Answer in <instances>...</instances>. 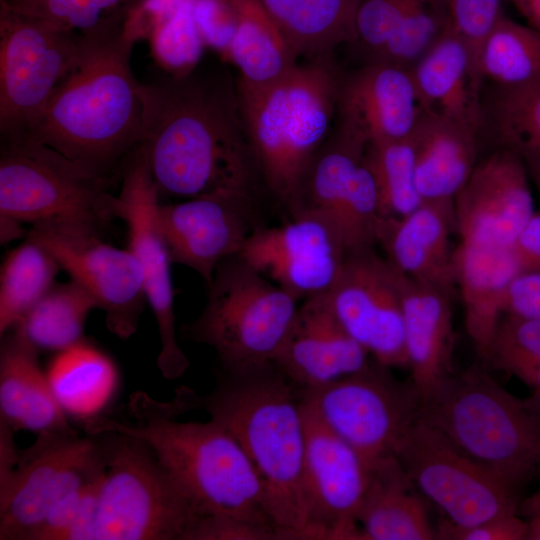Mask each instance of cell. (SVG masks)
<instances>
[{"instance_id":"1","label":"cell","mask_w":540,"mask_h":540,"mask_svg":"<svg viewBox=\"0 0 540 540\" xmlns=\"http://www.w3.org/2000/svg\"><path fill=\"white\" fill-rule=\"evenodd\" d=\"M143 141L159 195L228 196L259 205L263 189L237 86L222 72L169 73L141 83Z\"/></svg>"},{"instance_id":"2","label":"cell","mask_w":540,"mask_h":540,"mask_svg":"<svg viewBox=\"0 0 540 540\" xmlns=\"http://www.w3.org/2000/svg\"><path fill=\"white\" fill-rule=\"evenodd\" d=\"M126 18L80 34L77 62L23 133L116 179L143 141L141 82L131 67L140 38Z\"/></svg>"},{"instance_id":"3","label":"cell","mask_w":540,"mask_h":540,"mask_svg":"<svg viewBox=\"0 0 540 540\" xmlns=\"http://www.w3.org/2000/svg\"><path fill=\"white\" fill-rule=\"evenodd\" d=\"M214 390L181 386L172 399L182 415L203 410L239 442L264 487L281 539H307L303 487L305 424L299 390L273 362L220 367Z\"/></svg>"},{"instance_id":"4","label":"cell","mask_w":540,"mask_h":540,"mask_svg":"<svg viewBox=\"0 0 540 540\" xmlns=\"http://www.w3.org/2000/svg\"><path fill=\"white\" fill-rule=\"evenodd\" d=\"M129 409L133 423L99 415L86 421L85 429L94 435L117 432L144 441L199 517L232 516L274 527L262 481L224 426L211 418L206 422L178 421L169 402L144 392L131 396Z\"/></svg>"},{"instance_id":"5","label":"cell","mask_w":540,"mask_h":540,"mask_svg":"<svg viewBox=\"0 0 540 540\" xmlns=\"http://www.w3.org/2000/svg\"><path fill=\"white\" fill-rule=\"evenodd\" d=\"M418 417L518 494L540 481V391L515 396L471 367L422 397Z\"/></svg>"},{"instance_id":"6","label":"cell","mask_w":540,"mask_h":540,"mask_svg":"<svg viewBox=\"0 0 540 540\" xmlns=\"http://www.w3.org/2000/svg\"><path fill=\"white\" fill-rule=\"evenodd\" d=\"M341 79L330 57L298 64L265 88L237 89L263 189L287 216L298 209L306 171L330 135Z\"/></svg>"},{"instance_id":"7","label":"cell","mask_w":540,"mask_h":540,"mask_svg":"<svg viewBox=\"0 0 540 540\" xmlns=\"http://www.w3.org/2000/svg\"><path fill=\"white\" fill-rule=\"evenodd\" d=\"M118 180L95 174L23 133L1 137L0 219L100 232L117 219L118 198L111 188Z\"/></svg>"},{"instance_id":"8","label":"cell","mask_w":540,"mask_h":540,"mask_svg":"<svg viewBox=\"0 0 540 540\" xmlns=\"http://www.w3.org/2000/svg\"><path fill=\"white\" fill-rule=\"evenodd\" d=\"M206 288V304L184 327L185 335L210 346L223 368L273 362L292 327L299 300L239 255L222 261Z\"/></svg>"},{"instance_id":"9","label":"cell","mask_w":540,"mask_h":540,"mask_svg":"<svg viewBox=\"0 0 540 540\" xmlns=\"http://www.w3.org/2000/svg\"><path fill=\"white\" fill-rule=\"evenodd\" d=\"M105 433L94 540H184L199 517L188 497L144 441Z\"/></svg>"},{"instance_id":"10","label":"cell","mask_w":540,"mask_h":540,"mask_svg":"<svg viewBox=\"0 0 540 540\" xmlns=\"http://www.w3.org/2000/svg\"><path fill=\"white\" fill-rule=\"evenodd\" d=\"M376 360L326 385L299 390L303 403L371 466L395 456L418 417L421 396Z\"/></svg>"},{"instance_id":"11","label":"cell","mask_w":540,"mask_h":540,"mask_svg":"<svg viewBox=\"0 0 540 540\" xmlns=\"http://www.w3.org/2000/svg\"><path fill=\"white\" fill-rule=\"evenodd\" d=\"M99 440L75 431L39 435L13 468L0 472V540H31L63 497L102 472Z\"/></svg>"},{"instance_id":"12","label":"cell","mask_w":540,"mask_h":540,"mask_svg":"<svg viewBox=\"0 0 540 540\" xmlns=\"http://www.w3.org/2000/svg\"><path fill=\"white\" fill-rule=\"evenodd\" d=\"M80 34L0 0V135L24 133L78 60Z\"/></svg>"},{"instance_id":"13","label":"cell","mask_w":540,"mask_h":540,"mask_svg":"<svg viewBox=\"0 0 540 540\" xmlns=\"http://www.w3.org/2000/svg\"><path fill=\"white\" fill-rule=\"evenodd\" d=\"M395 457L419 493L457 526L517 514L520 494L464 456L419 417L403 436Z\"/></svg>"},{"instance_id":"14","label":"cell","mask_w":540,"mask_h":540,"mask_svg":"<svg viewBox=\"0 0 540 540\" xmlns=\"http://www.w3.org/2000/svg\"><path fill=\"white\" fill-rule=\"evenodd\" d=\"M159 196L141 144L122 165L116 215L127 225V248L141 266L146 300L157 324L161 341L157 368L165 379L175 380L190 362L176 338L172 261L158 223Z\"/></svg>"},{"instance_id":"15","label":"cell","mask_w":540,"mask_h":540,"mask_svg":"<svg viewBox=\"0 0 540 540\" xmlns=\"http://www.w3.org/2000/svg\"><path fill=\"white\" fill-rule=\"evenodd\" d=\"M100 232L72 224L36 223L27 233L46 248L95 300L107 329L121 339L133 336L147 303L143 273L135 255L104 242Z\"/></svg>"},{"instance_id":"16","label":"cell","mask_w":540,"mask_h":540,"mask_svg":"<svg viewBox=\"0 0 540 540\" xmlns=\"http://www.w3.org/2000/svg\"><path fill=\"white\" fill-rule=\"evenodd\" d=\"M346 332L377 362L408 367L401 301V272L374 248L347 253L325 293Z\"/></svg>"},{"instance_id":"17","label":"cell","mask_w":540,"mask_h":540,"mask_svg":"<svg viewBox=\"0 0 540 540\" xmlns=\"http://www.w3.org/2000/svg\"><path fill=\"white\" fill-rule=\"evenodd\" d=\"M347 250L338 229L320 213L300 208L276 226H259L239 256L297 300L327 293Z\"/></svg>"},{"instance_id":"18","label":"cell","mask_w":540,"mask_h":540,"mask_svg":"<svg viewBox=\"0 0 540 540\" xmlns=\"http://www.w3.org/2000/svg\"><path fill=\"white\" fill-rule=\"evenodd\" d=\"M366 145L337 126L310 163L300 190L298 209L326 217L338 229L347 253L377 244L378 198L365 161Z\"/></svg>"},{"instance_id":"19","label":"cell","mask_w":540,"mask_h":540,"mask_svg":"<svg viewBox=\"0 0 540 540\" xmlns=\"http://www.w3.org/2000/svg\"><path fill=\"white\" fill-rule=\"evenodd\" d=\"M302 407L307 539H363L357 515L371 466L303 401Z\"/></svg>"},{"instance_id":"20","label":"cell","mask_w":540,"mask_h":540,"mask_svg":"<svg viewBox=\"0 0 540 540\" xmlns=\"http://www.w3.org/2000/svg\"><path fill=\"white\" fill-rule=\"evenodd\" d=\"M528 176L523 159L503 147L479 161L454 197L460 243L510 249L535 213Z\"/></svg>"},{"instance_id":"21","label":"cell","mask_w":540,"mask_h":540,"mask_svg":"<svg viewBox=\"0 0 540 540\" xmlns=\"http://www.w3.org/2000/svg\"><path fill=\"white\" fill-rule=\"evenodd\" d=\"M258 206L228 196L160 203L158 223L172 263L198 273L207 287L219 264L239 255L249 236L263 225Z\"/></svg>"},{"instance_id":"22","label":"cell","mask_w":540,"mask_h":540,"mask_svg":"<svg viewBox=\"0 0 540 540\" xmlns=\"http://www.w3.org/2000/svg\"><path fill=\"white\" fill-rule=\"evenodd\" d=\"M338 127L368 144L413 134L425 109L411 70L385 61H367L342 76Z\"/></svg>"},{"instance_id":"23","label":"cell","mask_w":540,"mask_h":540,"mask_svg":"<svg viewBox=\"0 0 540 540\" xmlns=\"http://www.w3.org/2000/svg\"><path fill=\"white\" fill-rule=\"evenodd\" d=\"M454 230V198L429 199L406 216L379 218L376 242L399 272L453 299L457 287L451 247Z\"/></svg>"},{"instance_id":"24","label":"cell","mask_w":540,"mask_h":540,"mask_svg":"<svg viewBox=\"0 0 540 540\" xmlns=\"http://www.w3.org/2000/svg\"><path fill=\"white\" fill-rule=\"evenodd\" d=\"M369 356L338 322L324 293L299 305L273 363L298 390H306L362 369Z\"/></svg>"},{"instance_id":"25","label":"cell","mask_w":540,"mask_h":540,"mask_svg":"<svg viewBox=\"0 0 540 540\" xmlns=\"http://www.w3.org/2000/svg\"><path fill=\"white\" fill-rule=\"evenodd\" d=\"M452 300L443 292L401 273L408 368L411 382L421 398L455 373Z\"/></svg>"},{"instance_id":"26","label":"cell","mask_w":540,"mask_h":540,"mask_svg":"<svg viewBox=\"0 0 540 540\" xmlns=\"http://www.w3.org/2000/svg\"><path fill=\"white\" fill-rule=\"evenodd\" d=\"M1 337L0 423L13 432H73L39 366L37 350L14 331Z\"/></svg>"},{"instance_id":"27","label":"cell","mask_w":540,"mask_h":540,"mask_svg":"<svg viewBox=\"0 0 540 540\" xmlns=\"http://www.w3.org/2000/svg\"><path fill=\"white\" fill-rule=\"evenodd\" d=\"M425 112L480 133L485 123L482 81L470 55L450 27L410 69Z\"/></svg>"},{"instance_id":"28","label":"cell","mask_w":540,"mask_h":540,"mask_svg":"<svg viewBox=\"0 0 540 540\" xmlns=\"http://www.w3.org/2000/svg\"><path fill=\"white\" fill-rule=\"evenodd\" d=\"M465 328L483 360L504 314L506 292L521 269L511 249L460 243L454 252Z\"/></svg>"},{"instance_id":"29","label":"cell","mask_w":540,"mask_h":540,"mask_svg":"<svg viewBox=\"0 0 540 540\" xmlns=\"http://www.w3.org/2000/svg\"><path fill=\"white\" fill-rule=\"evenodd\" d=\"M424 497L395 456L371 465L357 515L363 540H434Z\"/></svg>"},{"instance_id":"30","label":"cell","mask_w":540,"mask_h":540,"mask_svg":"<svg viewBox=\"0 0 540 540\" xmlns=\"http://www.w3.org/2000/svg\"><path fill=\"white\" fill-rule=\"evenodd\" d=\"M478 137L469 127L423 114L413 132L416 185L423 200L455 197L478 163Z\"/></svg>"},{"instance_id":"31","label":"cell","mask_w":540,"mask_h":540,"mask_svg":"<svg viewBox=\"0 0 540 540\" xmlns=\"http://www.w3.org/2000/svg\"><path fill=\"white\" fill-rule=\"evenodd\" d=\"M232 2L237 21L227 49L239 70L237 89L270 86L298 65L299 56L257 0Z\"/></svg>"},{"instance_id":"32","label":"cell","mask_w":540,"mask_h":540,"mask_svg":"<svg viewBox=\"0 0 540 540\" xmlns=\"http://www.w3.org/2000/svg\"><path fill=\"white\" fill-rule=\"evenodd\" d=\"M297 55L330 58L336 47L354 43L358 0H257Z\"/></svg>"},{"instance_id":"33","label":"cell","mask_w":540,"mask_h":540,"mask_svg":"<svg viewBox=\"0 0 540 540\" xmlns=\"http://www.w3.org/2000/svg\"><path fill=\"white\" fill-rule=\"evenodd\" d=\"M46 375L66 415L85 422L100 415L118 385L111 358L84 340L57 352Z\"/></svg>"},{"instance_id":"34","label":"cell","mask_w":540,"mask_h":540,"mask_svg":"<svg viewBox=\"0 0 540 540\" xmlns=\"http://www.w3.org/2000/svg\"><path fill=\"white\" fill-rule=\"evenodd\" d=\"M97 308L75 281L54 283L11 330L34 349L59 352L83 339L86 319Z\"/></svg>"},{"instance_id":"35","label":"cell","mask_w":540,"mask_h":540,"mask_svg":"<svg viewBox=\"0 0 540 540\" xmlns=\"http://www.w3.org/2000/svg\"><path fill=\"white\" fill-rule=\"evenodd\" d=\"M60 269L46 248L28 238L7 255L0 271L1 336L52 287Z\"/></svg>"},{"instance_id":"36","label":"cell","mask_w":540,"mask_h":540,"mask_svg":"<svg viewBox=\"0 0 540 540\" xmlns=\"http://www.w3.org/2000/svg\"><path fill=\"white\" fill-rule=\"evenodd\" d=\"M480 73L497 87L540 83V32L503 15L482 47Z\"/></svg>"},{"instance_id":"37","label":"cell","mask_w":540,"mask_h":540,"mask_svg":"<svg viewBox=\"0 0 540 540\" xmlns=\"http://www.w3.org/2000/svg\"><path fill=\"white\" fill-rule=\"evenodd\" d=\"M413 134L402 139L371 142L365 161L375 181L380 218H400L422 202L415 176Z\"/></svg>"},{"instance_id":"38","label":"cell","mask_w":540,"mask_h":540,"mask_svg":"<svg viewBox=\"0 0 540 540\" xmlns=\"http://www.w3.org/2000/svg\"><path fill=\"white\" fill-rule=\"evenodd\" d=\"M490 116L501 147L540 167V83L497 87Z\"/></svg>"},{"instance_id":"39","label":"cell","mask_w":540,"mask_h":540,"mask_svg":"<svg viewBox=\"0 0 540 540\" xmlns=\"http://www.w3.org/2000/svg\"><path fill=\"white\" fill-rule=\"evenodd\" d=\"M448 28L447 0H409L395 34L372 61L390 62L411 69Z\"/></svg>"},{"instance_id":"40","label":"cell","mask_w":540,"mask_h":540,"mask_svg":"<svg viewBox=\"0 0 540 540\" xmlns=\"http://www.w3.org/2000/svg\"><path fill=\"white\" fill-rule=\"evenodd\" d=\"M11 10L78 34L125 19L139 0H1Z\"/></svg>"},{"instance_id":"41","label":"cell","mask_w":540,"mask_h":540,"mask_svg":"<svg viewBox=\"0 0 540 540\" xmlns=\"http://www.w3.org/2000/svg\"><path fill=\"white\" fill-rule=\"evenodd\" d=\"M482 361L528 385L540 363V319L504 313Z\"/></svg>"},{"instance_id":"42","label":"cell","mask_w":540,"mask_h":540,"mask_svg":"<svg viewBox=\"0 0 540 540\" xmlns=\"http://www.w3.org/2000/svg\"><path fill=\"white\" fill-rule=\"evenodd\" d=\"M195 2L184 4L148 36L156 62L170 73L189 71L200 54L203 39L194 18Z\"/></svg>"},{"instance_id":"43","label":"cell","mask_w":540,"mask_h":540,"mask_svg":"<svg viewBox=\"0 0 540 540\" xmlns=\"http://www.w3.org/2000/svg\"><path fill=\"white\" fill-rule=\"evenodd\" d=\"M449 27L468 50L473 69L483 82L480 73L482 47L504 15L502 0H447Z\"/></svg>"},{"instance_id":"44","label":"cell","mask_w":540,"mask_h":540,"mask_svg":"<svg viewBox=\"0 0 540 540\" xmlns=\"http://www.w3.org/2000/svg\"><path fill=\"white\" fill-rule=\"evenodd\" d=\"M409 0H358L354 30L356 44L372 61L395 34Z\"/></svg>"},{"instance_id":"45","label":"cell","mask_w":540,"mask_h":540,"mask_svg":"<svg viewBox=\"0 0 540 540\" xmlns=\"http://www.w3.org/2000/svg\"><path fill=\"white\" fill-rule=\"evenodd\" d=\"M281 539L270 525L224 515L198 517L184 540H274Z\"/></svg>"},{"instance_id":"46","label":"cell","mask_w":540,"mask_h":540,"mask_svg":"<svg viewBox=\"0 0 540 540\" xmlns=\"http://www.w3.org/2000/svg\"><path fill=\"white\" fill-rule=\"evenodd\" d=\"M528 522L517 514L496 517L481 523L461 527L443 519L436 529L438 539L444 540H523L527 537Z\"/></svg>"},{"instance_id":"47","label":"cell","mask_w":540,"mask_h":540,"mask_svg":"<svg viewBox=\"0 0 540 540\" xmlns=\"http://www.w3.org/2000/svg\"><path fill=\"white\" fill-rule=\"evenodd\" d=\"M101 473L63 497L48 513L31 540H65L67 532L94 493Z\"/></svg>"},{"instance_id":"48","label":"cell","mask_w":540,"mask_h":540,"mask_svg":"<svg viewBox=\"0 0 540 540\" xmlns=\"http://www.w3.org/2000/svg\"><path fill=\"white\" fill-rule=\"evenodd\" d=\"M194 18L203 40L228 47L237 21L232 0H196Z\"/></svg>"},{"instance_id":"49","label":"cell","mask_w":540,"mask_h":540,"mask_svg":"<svg viewBox=\"0 0 540 540\" xmlns=\"http://www.w3.org/2000/svg\"><path fill=\"white\" fill-rule=\"evenodd\" d=\"M504 313L540 319V272L518 273L508 286Z\"/></svg>"},{"instance_id":"50","label":"cell","mask_w":540,"mask_h":540,"mask_svg":"<svg viewBox=\"0 0 540 540\" xmlns=\"http://www.w3.org/2000/svg\"><path fill=\"white\" fill-rule=\"evenodd\" d=\"M510 249L521 272H540V212L533 214Z\"/></svg>"},{"instance_id":"51","label":"cell","mask_w":540,"mask_h":540,"mask_svg":"<svg viewBox=\"0 0 540 540\" xmlns=\"http://www.w3.org/2000/svg\"><path fill=\"white\" fill-rule=\"evenodd\" d=\"M526 19L528 26L540 32V0H510Z\"/></svg>"},{"instance_id":"52","label":"cell","mask_w":540,"mask_h":540,"mask_svg":"<svg viewBox=\"0 0 540 540\" xmlns=\"http://www.w3.org/2000/svg\"><path fill=\"white\" fill-rule=\"evenodd\" d=\"M527 540H540V512L528 522Z\"/></svg>"},{"instance_id":"53","label":"cell","mask_w":540,"mask_h":540,"mask_svg":"<svg viewBox=\"0 0 540 540\" xmlns=\"http://www.w3.org/2000/svg\"><path fill=\"white\" fill-rule=\"evenodd\" d=\"M526 506L531 516L540 512V490L530 499Z\"/></svg>"},{"instance_id":"54","label":"cell","mask_w":540,"mask_h":540,"mask_svg":"<svg viewBox=\"0 0 540 540\" xmlns=\"http://www.w3.org/2000/svg\"><path fill=\"white\" fill-rule=\"evenodd\" d=\"M529 176L536 185L540 197V167L527 166Z\"/></svg>"},{"instance_id":"55","label":"cell","mask_w":540,"mask_h":540,"mask_svg":"<svg viewBox=\"0 0 540 540\" xmlns=\"http://www.w3.org/2000/svg\"><path fill=\"white\" fill-rule=\"evenodd\" d=\"M528 386L532 387L534 391H540V363L535 369Z\"/></svg>"}]
</instances>
